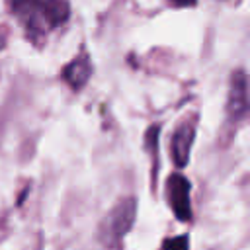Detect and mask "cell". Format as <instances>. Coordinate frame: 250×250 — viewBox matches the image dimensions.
<instances>
[{
  "mask_svg": "<svg viewBox=\"0 0 250 250\" xmlns=\"http://www.w3.org/2000/svg\"><path fill=\"white\" fill-rule=\"evenodd\" d=\"M8 8L27 39L37 45L62 27L70 16L68 0H8Z\"/></svg>",
  "mask_w": 250,
  "mask_h": 250,
  "instance_id": "obj_1",
  "label": "cell"
},
{
  "mask_svg": "<svg viewBox=\"0 0 250 250\" xmlns=\"http://www.w3.org/2000/svg\"><path fill=\"white\" fill-rule=\"evenodd\" d=\"M135 217H137V199L121 197L102 219L98 227V240L109 250H119L125 234L135 225Z\"/></svg>",
  "mask_w": 250,
  "mask_h": 250,
  "instance_id": "obj_2",
  "label": "cell"
},
{
  "mask_svg": "<svg viewBox=\"0 0 250 250\" xmlns=\"http://www.w3.org/2000/svg\"><path fill=\"white\" fill-rule=\"evenodd\" d=\"M166 199L178 221L186 223L191 219V201H189V182L184 174L174 172L166 180Z\"/></svg>",
  "mask_w": 250,
  "mask_h": 250,
  "instance_id": "obj_3",
  "label": "cell"
},
{
  "mask_svg": "<svg viewBox=\"0 0 250 250\" xmlns=\"http://www.w3.org/2000/svg\"><path fill=\"white\" fill-rule=\"evenodd\" d=\"M227 117L230 123H238L248 113V82L244 70H234L229 82L227 94Z\"/></svg>",
  "mask_w": 250,
  "mask_h": 250,
  "instance_id": "obj_4",
  "label": "cell"
},
{
  "mask_svg": "<svg viewBox=\"0 0 250 250\" xmlns=\"http://www.w3.org/2000/svg\"><path fill=\"white\" fill-rule=\"evenodd\" d=\"M195 139V125L191 121H184L176 127V131L170 137V156L178 168H184L189 162L191 145Z\"/></svg>",
  "mask_w": 250,
  "mask_h": 250,
  "instance_id": "obj_5",
  "label": "cell"
},
{
  "mask_svg": "<svg viewBox=\"0 0 250 250\" xmlns=\"http://www.w3.org/2000/svg\"><path fill=\"white\" fill-rule=\"evenodd\" d=\"M62 80L72 88V90H82L86 86V82L90 80L92 76V62H90V57L88 55H78L74 57L61 72Z\"/></svg>",
  "mask_w": 250,
  "mask_h": 250,
  "instance_id": "obj_6",
  "label": "cell"
},
{
  "mask_svg": "<svg viewBox=\"0 0 250 250\" xmlns=\"http://www.w3.org/2000/svg\"><path fill=\"white\" fill-rule=\"evenodd\" d=\"M188 248H189L188 234H182V236H176V238H168V240H164V246H162V250H188Z\"/></svg>",
  "mask_w": 250,
  "mask_h": 250,
  "instance_id": "obj_7",
  "label": "cell"
},
{
  "mask_svg": "<svg viewBox=\"0 0 250 250\" xmlns=\"http://www.w3.org/2000/svg\"><path fill=\"white\" fill-rule=\"evenodd\" d=\"M172 4H176V6H193L195 0H172Z\"/></svg>",
  "mask_w": 250,
  "mask_h": 250,
  "instance_id": "obj_8",
  "label": "cell"
}]
</instances>
